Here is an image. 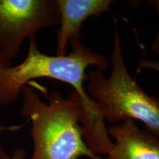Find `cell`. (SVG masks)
<instances>
[{
  "instance_id": "6da1fadb",
  "label": "cell",
  "mask_w": 159,
  "mask_h": 159,
  "mask_svg": "<svg viewBox=\"0 0 159 159\" xmlns=\"http://www.w3.org/2000/svg\"><path fill=\"white\" fill-rule=\"evenodd\" d=\"M21 94V116L32 123L33 153L31 159H79L85 156L102 159L85 144L81 127L82 105L78 93L73 89L67 97L57 90L40 98L35 89L27 84Z\"/></svg>"
},
{
  "instance_id": "7a4b0ae2",
  "label": "cell",
  "mask_w": 159,
  "mask_h": 159,
  "mask_svg": "<svg viewBox=\"0 0 159 159\" xmlns=\"http://www.w3.org/2000/svg\"><path fill=\"white\" fill-rule=\"evenodd\" d=\"M111 72L96 69L87 72V92L98 105L105 121L110 123L137 120L144 123L159 140V99L147 94L128 72L123 58L115 19Z\"/></svg>"
},
{
  "instance_id": "3957f363",
  "label": "cell",
  "mask_w": 159,
  "mask_h": 159,
  "mask_svg": "<svg viewBox=\"0 0 159 159\" xmlns=\"http://www.w3.org/2000/svg\"><path fill=\"white\" fill-rule=\"evenodd\" d=\"M71 52L64 56L49 55L38 48L36 39H29V49L26 58L20 64L0 71V106L13 104L19 99L23 87L33 80L49 78L70 85L80 92L85 89L87 80L86 69L96 66L105 71L108 61L104 55L85 47L80 39L69 41Z\"/></svg>"
},
{
  "instance_id": "277c9868",
  "label": "cell",
  "mask_w": 159,
  "mask_h": 159,
  "mask_svg": "<svg viewBox=\"0 0 159 159\" xmlns=\"http://www.w3.org/2000/svg\"><path fill=\"white\" fill-rule=\"evenodd\" d=\"M59 25L56 0H0V50L13 61L25 39Z\"/></svg>"
},
{
  "instance_id": "5b68a950",
  "label": "cell",
  "mask_w": 159,
  "mask_h": 159,
  "mask_svg": "<svg viewBox=\"0 0 159 159\" xmlns=\"http://www.w3.org/2000/svg\"><path fill=\"white\" fill-rule=\"evenodd\" d=\"M60 12V27L55 31L56 55H66L71 39L81 38L83 24L91 16L110 11L112 0H56Z\"/></svg>"
},
{
  "instance_id": "8992f818",
  "label": "cell",
  "mask_w": 159,
  "mask_h": 159,
  "mask_svg": "<svg viewBox=\"0 0 159 159\" xmlns=\"http://www.w3.org/2000/svg\"><path fill=\"white\" fill-rule=\"evenodd\" d=\"M115 142L108 159H159V140L142 130L133 120H126L108 128Z\"/></svg>"
},
{
  "instance_id": "52a82bcc",
  "label": "cell",
  "mask_w": 159,
  "mask_h": 159,
  "mask_svg": "<svg viewBox=\"0 0 159 159\" xmlns=\"http://www.w3.org/2000/svg\"><path fill=\"white\" fill-rule=\"evenodd\" d=\"M138 66L139 69H148L153 70L159 75V61H153V60L142 59L139 61Z\"/></svg>"
},
{
  "instance_id": "ba28073f",
  "label": "cell",
  "mask_w": 159,
  "mask_h": 159,
  "mask_svg": "<svg viewBox=\"0 0 159 159\" xmlns=\"http://www.w3.org/2000/svg\"><path fill=\"white\" fill-rule=\"evenodd\" d=\"M27 122L23 123L21 125H10V126H5V125H0V133L4 132V131H17L19 130L20 129H21L25 126V124ZM8 156L4 152L2 148H0V159H7L8 158Z\"/></svg>"
},
{
  "instance_id": "9c48e42d",
  "label": "cell",
  "mask_w": 159,
  "mask_h": 159,
  "mask_svg": "<svg viewBox=\"0 0 159 159\" xmlns=\"http://www.w3.org/2000/svg\"><path fill=\"white\" fill-rule=\"evenodd\" d=\"M148 4L153 5L156 7L157 13H158L159 17V0H153V1H148ZM151 49L153 52L156 54H159V33L152 41V44H151Z\"/></svg>"
},
{
  "instance_id": "30bf717a",
  "label": "cell",
  "mask_w": 159,
  "mask_h": 159,
  "mask_svg": "<svg viewBox=\"0 0 159 159\" xmlns=\"http://www.w3.org/2000/svg\"><path fill=\"white\" fill-rule=\"evenodd\" d=\"M13 61L7 58L0 50V71L12 66Z\"/></svg>"
},
{
  "instance_id": "8fae6325",
  "label": "cell",
  "mask_w": 159,
  "mask_h": 159,
  "mask_svg": "<svg viewBox=\"0 0 159 159\" xmlns=\"http://www.w3.org/2000/svg\"><path fill=\"white\" fill-rule=\"evenodd\" d=\"M7 159H26V152L22 149H16L13 156H9Z\"/></svg>"
}]
</instances>
